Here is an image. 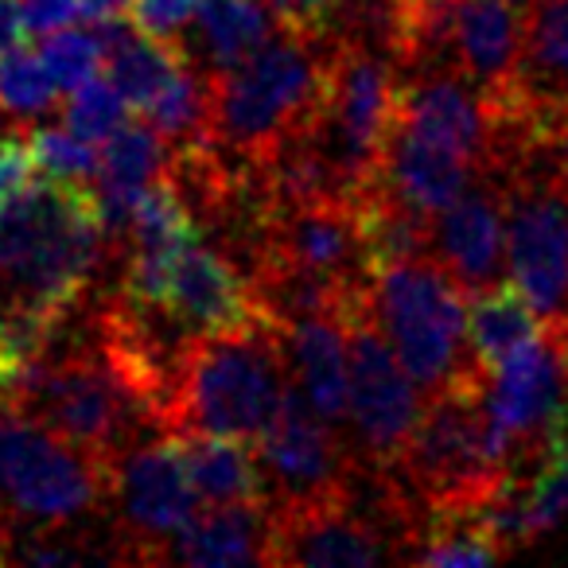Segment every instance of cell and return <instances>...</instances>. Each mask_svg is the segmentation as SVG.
<instances>
[{
	"mask_svg": "<svg viewBox=\"0 0 568 568\" xmlns=\"http://www.w3.org/2000/svg\"><path fill=\"white\" fill-rule=\"evenodd\" d=\"M152 312H160L187 339L211 332H237V327L268 324L257 308L250 276H242V268L222 250H214L211 242H203V237L191 242L183 250V257L175 261V273L168 281L164 301Z\"/></svg>",
	"mask_w": 568,
	"mask_h": 568,
	"instance_id": "12",
	"label": "cell"
},
{
	"mask_svg": "<svg viewBox=\"0 0 568 568\" xmlns=\"http://www.w3.org/2000/svg\"><path fill=\"white\" fill-rule=\"evenodd\" d=\"M199 0H136L133 4V20L152 36H164V40H175L183 28L195 17Z\"/></svg>",
	"mask_w": 568,
	"mask_h": 568,
	"instance_id": "30",
	"label": "cell"
},
{
	"mask_svg": "<svg viewBox=\"0 0 568 568\" xmlns=\"http://www.w3.org/2000/svg\"><path fill=\"white\" fill-rule=\"evenodd\" d=\"M268 537H273V506H268V498L203 506L164 545L160 565H191V568L268 565Z\"/></svg>",
	"mask_w": 568,
	"mask_h": 568,
	"instance_id": "16",
	"label": "cell"
},
{
	"mask_svg": "<svg viewBox=\"0 0 568 568\" xmlns=\"http://www.w3.org/2000/svg\"><path fill=\"white\" fill-rule=\"evenodd\" d=\"M24 17H28V36L43 40L51 32H63V28L87 20L82 0H24Z\"/></svg>",
	"mask_w": 568,
	"mask_h": 568,
	"instance_id": "31",
	"label": "cell"
},
{
	"mask_svg": "<svg viewBox=\"0 0 568 568\" xmlns=\"http://www.w3.org/2000/svg\"><path fill=\"white\" fill-rule=\"evenodd\" d=\"M144 118L172 141V149H195L211 136V87L195 63H187L149 105Z\"/></svg>",
	"mask_w": 568,
	"mask_h": 568,
	"instance_id": "23",
	"label": "cell"
},
{
	"mask_svg": "<svg viewBox=\"0 0 568 568\" xmlns=\"http://www.w3.org/2000/svg\"><path fill=\"white\" fill-rule=\"evenodd\" d=\"M265 261L308 268V273H324L332 281L351 284L374 276L371 253H366L363 214H358V203H343V199H316V203L268 211L265 234H261L245 276L257 265H265Z\"/></svg>",
	"mask_w": 568,
	"mask_h": 568,
	"instance_id": "11",
	"label": "cell"
},
{
	"mask_svg": "<svg viewBox=\"0 0 568 568\" xmlns=\"http://www.w3.org/2000/svg\"><path fill=\"white\" fill-rule=\"evenodd\" d=\"M483 175L479 164H471L459 152L444 149L436 141L409 133L402 125H389L386 152H382V175L378 183L389 187L397 199L413 203L425 214H440L448 203H456L467 187Z\"/></svg>",
	"mask_w": 568,
	"mask_h": 568,
	"instance_id": "17",
	"label": "cell"
},
{
	"mask_svg": "<svg viewBox=\"0 0 568 568\" xmlns=\"http://www.w3.org/2000/svg\"><path fill=\"white\" fill-rule=\"evenodd\" d=\"M526 48V9L514 0H456L448 28V71L479 94L514 82Z\"/></svg>",
	"mask_w": 568,
	"mask_h": 568,
	"instance_id": "15",
	"label": "cell"
},
{
	"mask_svg": "<svg viewBox=\"0 0 568 568\" xmlns=\"http://www.w3.org/2000/svg\"><path fill=\"white\" fill-rule=\"evenodd\" d=\"M9 402L105 459H118L125 448L164 433L156 402L113 355L98 327L87 343L67 351L51 343L17 378Z\"/></svg>",
	"mask_w": 568,
	"mask_h": 568,
	"instance_id": "4",
	"label": "cell"
},
{
	"mask_svg": "<svg viewBox=\"0 0 568 568\" xmlns=\"http://www.w3.org/2000/svg\"><path fill=\"white\" fill-rule=\"evenodd\" d=\"M24 40H28L24 0H0V55L24 48Z\"/></svg>",
	"mask_w": 568,
	"mask_h": 568,
	"instance_id": "32",
	"label": "cell"
},
{
	"mask_svg": "<svg viewBox=\"0 0 568 568\" xmlns=\"http://www.w3.org/2000/svg\"><path fill=\"white\" fill-rule=\"evenodd\" d=\"M110 552L118 565H160L164 545L203 510L180 440L156 433L113 459Z\"/></svg>",
	"mask_w": 568,
	"mask_h": 568,
	"instance_id": "7",
	"label": "cell"
},
{
	"mask_svg": "<svg viewBox=\"0 0 568 568\" xmlns=\"http://www.w3.org/2000/svg\"><path fill=\"white\" fill-rule=\"evenodd\" d=\"M514 87L537 102H568V0H534Z\"/></svg>",
	"mask_w": 568,
	"mask_h": 568,
	"instance_id": "21",
	"label": "cell"
},
{
	"mask_svg": "<svg viewBox=\"0 0 568 568\" xmlns=\"http://www.w3.org/2000/svg\"><path fill=\"white\" fill-rule=\"evenodd\" d=\"M394 125L459 152L487 172L490 164V110L487 98L467 79L448 71L402 74L397 79Z\"/></svg>",
	"mask_w": 568,
	"mask_h": 568,
	"instance_id": "14",
	"label": "cell"
},
{
	"mask_svg": "<svg viewBox=\"0 0 568 568\" xmlns=\"http://www.w3.org/2000/svg\"><path fill=\"white\" fill-rule=\"evenodd\" d=\"M110 230L94 183L43 180L0 211V273L24 316L63 332L102 273Z\"/></svg>",
	"mask_w": 568,
	"mask_h": 568,
	"instance_id": "1",
	"label": "cell"
},
{
	"mask_svg": "<svg viewBox=\"0 0 568 568\" xmlns=\"http://www.w3.org/2000/svg\"><path fill=\"white\" fill-rule=\"evenodd\" d=\"M253 444H257L261 467H265V487L273 506L335 495L347 487L351 467H355V452L339 440L335 420L320 417L296 386H288L273 425Z\"/></svg>",
	"mask_w": 568,
	"mask_h": 568,
	"instance_id": "10",
	"label": "cell"
},
{
	"mask_svg": "<svg viewBox=\"0 0 568 568\" xmlns=\"http://www.w3.org/2000/svg\"><path fill=\"white\" fill-rule=\"evenodd\" d=\"M136 0H82V9H87V20H98V17H125L133 12Z\"/></svg>",
	"mask_w": 568,
	"mask_h": 568,
	"instance_id": "33",
	"label": "cell"
},
{
	"mask_svg": "<svg viewBox=\"0 0 568 568\" xmlns=\"http://www.w3.org/2000/svg\"><path fill=\"white\" fill-rule=\"evenodd\" d=\"M113 459L0 402V510L24 526H74L105 510Z\"/></svg>",
	"mask_w": 568,
	"mask_h": 568,
	"instance_id": "6",
	"label": "cell"
},
{
	"mask_svg": "<svg viewBox=\"0 0 568 568\" xmlns=\"http://www.w3.org/2000/svg\"><path fill=\"white\" fill-rule=\"evenodd\" d=\"M12 541H17V521L0 510V565H9L12 560Z\"/></svg>",
	"mask_w": 568,
	"mask_h": 568,
	"instance_id": "34",
	"label": "cell"
},
{
	"mask_svg": "<svg viewBox=\"0 0 568 568\" xmlns=\"http://www.w3.org/2000/svg\"><path fill=\"white\" fill-rule=\"evenodd\" d=\"M43 67L51 71L55 79L59 94H71L79 90L82 82L94 79V71L102 67V43L90 28H63V32H51L43 36V48H40Z\"/></svg>",
	"mask_w": 568,
	"mask_h": 568,
	"instance_id": "27",
	"label": "cell"
},
{
	"mask_svg": "<svg viewBox=\"0 0 568 568\" xmlns=\"http://www.w3.org/2000/svg\"><path fill=\"white\" fill-rule=\"evenodd\" d=\"M541 312L521 296L510 276L467 296V343H471V355L487 366L503 363L518 343L541 332Z\"/></svg>",
	"mask_w": 568,
	"mask_h": 568,
	"instance_id": "22",
	"label": "cell"
},
{
	"mask_svg": "<svg viewBox=\"0 0 568 568\" xmlns=\"http://www.w3.org/2000/svg\"><path fill=\"white\" fill-rule=\"evenodd\" d=\"M335 48L339 36H301L276 28L273 40L242 67L206 74L211 87L206 144L234 164L261 168L320 113Z\"/></svg>",
	"mask_w": 568,
	"mask_h": 568,
	"instance_id": "2",
	"label": "cell"
},
{
	"mask_svg": "<svg viewBox=\"0 0 568 568\" xmlns=\"http://www.w3.org/2000/svg\"><path fill=\"white\" fill-rule=\"evenodd\" d=\"M36 175H40V160L28 129L0 133V211H9L24 191H32Z\"/></svg>",
	"mask_w": 568,
	"mask_h": 568,
	"instance_id": "29",
	"label": "cell"
},
{
	"mask_svg": "<svg viewBox=\"0 0 568 568\" xmlns=\"http://www.w3.org/2000/svg\"><path fill=\"white\" fill-rule=\"evenodd\" d=\"M288 386L293 378L273 324L195 335L172 371L160 420L168 436L261 440Z\"/></svg>",
	"mask_w": 568,
	"mask_h": 568,
	"instance_id": "3",
	"label": "cell"
},
{
	"mask_svg": "<svg viewBox=\"0 0 568 568\" xmlns=\"http://www.w3.org/2000/svg\"><path fill=\"white\" fill-rule=\"evenodd\" d=\"M276 28L301 36H343L358 0H265Z\"/></svg>",
	"mask_w": 568,
	"mask_h": 568,
	"instance_id": "28",
	"label": "cell"
},
{
	"mask_svg": "<svg viewBox=\"0 0 568 568\" xmlns=\"http://www.w3.org/2000/svg\"><path fill=\"white\" fill-rule=\"evenodd\" d=\"M276 332H281L288 378L308 397L312 409L327 420L347 417V389H351L347 324L339 316H308V320H296V324L276 327Z\"/></svg>",
	"mask_w": 568,
	"mask_h": 568,
	"instance_id": "18",
	"label": "cell"
},
{
	"mask_svg": "<svg viewBox=\"0 0 568 568\" xmlns=\"http://www.w3.org/2000/svg\"><path fill=\"white\" fill-rule=\"evenodd\" d=\"M203 506L268 498L257 444L237 436H175Z\"/></svg>",
	"mask_w": 568,
	"mask_h": 568,
	"instance_id": "20",
	"label": "cell"
},
{
	"mask_svg": "<svg viewBox=\"0 0 568 568\" xmlns=\"http://www.w3.org/2000/svg\"><path fill=\"white\" fill-rule=\"evenodd\" d=\"M351 343V389H347V420L355 436V459L366 467H394L409 444L420 413H425V389L413 382L405 363L397 358L394 343L386 339L371 316V293L363 304L343 316Z\"/></svg>",
	"mask_w": 568,
	"mask_h": 568,
	"instance_id": "8",
	"label": "cell"
},
{
	"mask_svg": "<svg viewBox=\"0 0 568 568\" xmlns=\"http://www.w3.org/2000/svg\"><path fill=\"white\" fill-rule=\"evenodd\" d=\"M67 98H71V102L63 105V125L90 144L110 141L129 121V110H133L129 98L121 94L110 79H98V74L90 82H82L79 90H71Z\"/></svg>",
	"mask_w": 568,
	"mask_h": 568,
	"instance_id": "25",
	"label": "cell"
},
{
	"mask_svg": "<svg viewBox=\"0 0 568 568\" xmlns=\"http://www.w3.org/2000/svg\"><path fill=\"white\" fill-rule=\"evenodd\" d=\"M498 180L506 187V276L541 320H568V175L506 172Z\"/></svg>",
	"mask_w": 568,
	"mask_h": 568,
	"instance_id": "9",
	"label": "cell"
},
{
	"mask_svg": "<svg viewBox=\"0 0 568 568\" xmlns=\"http://www.w3.org/2000/svg\"><path fill=\"white\" fill-rule=\"evenodd\" d=\"M36 160H40V172L48 180H67V183H94L98 164H102V152H94V144L82 141L71 129H51V125H32Z\"/></svg>",
	"mask_w": 568,
	"mask_h": 568,
	"instance_id": "26",
	"label": "cell"
},
{
	"mask_svg": "<svg viewBox=\"0 0 568 568\" xmlns=\"http://www.w3.org/2000/svg\"><path fill=\"white\" fill-rule=\"evenodd\" d=\"M371 316L425 397L459 382L475 366H487L467 343L464 284L433 253L374 268Z\"/></svg>",
	"mask_w": 568,
	"mask_h": 568,
	"instance_id": "5",
	"label": "cell"
},
{
	"mask_svg": "<svg viewBox=\"0 0 568 568\" xmlns=\"http://www.w3.org/2000/svg\"><path fill=\"white\" fill-rule=\"evenodd\" d=\"M433 257L464 284L467 296L506 281V187L498 175L483 172L436 214Z\"/></svg>",
	"mask_w": 568,
	"mask_h": 568,
	"instance_id": "13",
	"label": "cell"
},
{
	"mask_svg": "<svg viewBox=\"0 0 568 568\" xmlns=\"http://www.w3.org/2000/svg\"><path fill=\"white\" fill-rule=\"evenodd\" d=\"M55 98L59 87L48 67H43L40 51L17 48L9 55H0V113L36 118V113L51 110Z\"/></svg>",
	"mask_w": 568,
	"mask_h": 568,
	"instance_id": "24",
	"label": "cell"
},
{
	"mask_svg": "<svg viewBox=\"0 0 568 568\" xmlns=\"http://www.w3.org/2000/svg\"><path fill=\"white\" fill-rule=\"evenodd\" d=\"M276 36L265 0H199L195 17L175 40L203 74H222L257 55Z\"/></svg>",
	"mask_w": 568,
	"mask_h": 568,
	"instance_id": "19",
	"label": "cell"
}]
</instances>
